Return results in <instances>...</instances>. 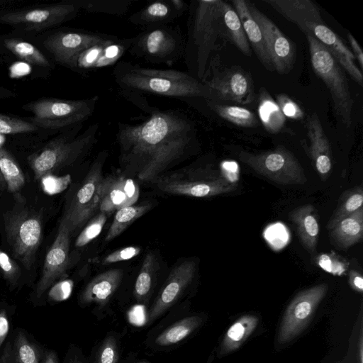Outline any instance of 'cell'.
<instances>
[{
    "label": "cell",
    "mask_w": 363,
    "mask_h": 363,
    "mask_svg": "<svg viewBox=\"0 0 363 363\" xmlns=\"http://www.w3.org/2000/svg\"><path fill=\"white\" fill-rule=\"evenodd\" d=\"M201 82L210 91L209 101L247 104L255 98L250 74L238 67H220L216 57L211 58Z\"/></svg>",
    "instance_id": "cell-11"
},
{
    "label": "cell",
    "mask_w": 363,
    "mask_h": 363,
    "mask_svg": "<svg viewBox=\"0 0 363 363\" xmlns=\"http://www.w3.org/2000/svg\"><path fill=\"white\" fill-rule=\"evenodd\" d=\"M140 252V248L139 247H126L108 254L103 259L102 264H108L121 261L130 259L139 255Z\"/></svg>",
    "instance_id": "cell-46"
},
{
    "label": "cell",
    "mask_w": 363,
    "mask_h": 363,
    "mask_svg": "<svg viewBox=\"0 0 363 363\" xmlns=\"http://www.w3.org/2000/svg\"><path fill=\"white\" fill-rule=\"evenodd\" d=\"M9 331V320L5 310L0 311V347Z\"/></svg>",
    "instance_id": "cell-48"
},
{
    "label": "cell",
    "mask_w": 363,
    "mask_h": 363,
    "mask_svg": "<svg viewBox=\"0 0 363 363\" xmlns=\"http://www.w3.org/2000/svg\"><path fill=\"white\" fill-rule=\"evenodd\" d=\"M82 127L81 124L65 130L28 157L35 180L73 164L91 149L97 142L99 123H92L79 133Z\"/></svg>",
    "instance_id": "cell-4"
},
{
    "label": "cell",
    "mask_w": 363,
    "mask_h": 363,
    "mask_svg": "<svg viewBox=\"0 0 363 363\" xmlns=\"http://www.w3.org/2000/svg\"><path fill=\"white\" fill-rule=\"evenodd\" d=\"M259 322L257 316L245 315L237 319L227 330L219 349L220 356L238 349L255 330Z\"/></svg>",
    "instance_id": "cell-31"
},
{
    "label": "cell",
    "mask_w": 363,
    "mask_h": 363,
    "mask_svg": "<svg viewBox=\"0 0 363 363\" xmlns=\"http://www.w3.org/2000/svg\"><path fill=\"white\" fill-rule=\"evenodd\" d=\"M40 128L29 121L0 113V134L16 135L34 133Z\"/></svg>",
    "instance_id": "cell-41"
},
{
    "label": "cell",
    "mask_w": 363,
    "mask_h": 363,
    "mask_svg": "<svg viewBox=\"0 0 363 363\" xmlns=\"http://www.w3.org/2000/svg\"><path fill=\"white\" fill-rule=\"evenodd\" d=\"M245 1L251 16L262 30L274 70L281 74L288 73L295 62L296 47L254 4L250 1Z\"/></svg>",
    "instance_id": "cell-16"
},
{
    "label": "cell",
    "mask_w": 363,
    "mask_h": 363,
    "mask_svg": "<svg viewBox=\"0 0 363 363\" xmlns=\"http://www.w3.org/2000/svg\"><path fill=\"white\" fill-rule=\"evenodd\" d=\"M138 363H147V362H138Z\"/></svg>",
    "instance_id": "cell-57"
},
{
    "label": "cell",
    "mask_w": 363,
    "mask_h": 363,
    "mask_svg": "<svg viewBox=\"0 0 363 363\" xmlns=\"http://www.w3.org/2000/svg\"><path fill=\"white\" fill-rule=\"evenodd\" d=\"M207 106L220 118L241 127L253 128L259 125L256 116L250 110L206 100Z\"/></svg>",
    "instance_id": "cell-34"
},
{
    "label": "cell",
    "mask_w": 363,
    "mask_h": 363,
    "mask_svg": "<svg viewBox=\"0 0 363 363\" xmlns=\"http://www.w3.org/2000/svg\"><path fill=\"white\" fill-rule=\"evenodd\" d=\"M116 139L121 164L142 182L156 180L198 143L196 123L187 114L157 108L141 123H118Z\"/></svg>",
    "instance_id": "cell-1"
},
{
    "label": "cell",
    "mask_w": 363,
    "mask_h": 363,
    "mask_svg": "<svg viewBox=\"0 0 363 363\" xmlns=\"http://www.w3.org/2000/svg\"><path fill=\"white\" fill-rule=\"evenodd\" d=\"M206 169H189L158 177L155 182L162 191L193 197H208L230 192L235 185L225 178L206 177Z\"/></svg>",
    "instance_id": "cell-14"
},
{
    "label": "cell",
    "mask_w": 363,
    "mask_h": 363,
    "mask_svg": "<svg viewBox=\"0 0 363 363\" xmlns=\"http://www.w3.org/2000/svg\"><path fill=\"white\" fill-rule=\"evenodd\" d=\"M289 219L296 227L298 236L305 249L314 253L319 235V224L312 205L301 206L289 213Z\"/></svg>",
    "instance_id": "cell-27"
},
{
    "label": "cell",
    "mask_w": 363,
    "mask_h": 363,
    "mask_svg": "<svg viewBox=\"0 0 363 363\" xmlns=\"http://www.w3.org/2000/svg\"><path fill=\"white\" fill-rule=\"evenodd\" d=\"M362 203L363 191L362 186H357L345 192L328 223V230H330L333 228L341 219L362 208Z\"/></svg>",
    "instance_id": "cell-39"
},
{
    "label": "cell",
    "mask_w": 363,
    "mask_h": 363,
    "mask_svg": "<svg viewBox=\"0 0 363 363\" xmlns=\"http://www.w3.org/2000/svg\"><path fill=\"white\" fill-rule=\"evenodd\" d=\"M284 116L298 120L303 117V112L300 107L285 94L277 96V103Z\"/></svg>",
    "instance_id": "cell-45"
},
{
    "label": "cell",
    "mask_w": 363,
    "mask_h": 363,
    "mask_svg": "<svg viewBox=\"0 0 363 363\" xmlns=\"http://www.w3.org/2000/svg\"><path fill=\"white\" fill-rule=\"evenodd\" d=\"M14 201L3 214L6 243L9 255L25 269L30 270L42 241V216L19 193L14 194Z\"/></svg>",
    "instance_id": "cell-5"
},
{
    "label": "cell",
    "mask_w": 363,
    "mask_h": 363,
    "mask_svg": "<svg viewBox=\"0 0 363 363\" xmlns=\"http://www.w3.org/2000/svg\"><path fill=\"white\" fill-rule=\"evenodd\" d=\"M0 273L12 288L16 287L22 277L20 264L9 253L0 248Z\"/></svg>",
    "instance_id": "cell-42"
},
{
    "label": "cell",
    "mask_w": 363,
    "mask_h": 363,
    "mask_svg": "<svg viewBox=\"0 0 363 363\" xmlns=\"http://www.w3.org/2000/svg\"><path fill=\"white\" fill-rule=\"evenodd\" d=\"M186 1L182 0H156L130 15L128 21L133 25L145 27L167 25L181 16L187 9Z\"/></svg>",
    "instance_id": "cell-22"
},
{
    "label": "cell",
    "mask_w": 363,
    "mask_h": 363,
    "mask_svg": "<svg viewBox=\"0 0 363 363\" xmlns=\"http://www.w3.org/2000/svg\"><path fill=\"white\" fill-rule=\"evenodd\" d=\"M73 287L71 280L61 281L55 284L50 289L48 296L54 301H62L69 298Z\"/></svg>",
    "instance_id": "cell-47"
},
{
    "label": "cell",
    "mask_w": 363,
    "mask_h": 363,
    "mask_svg": "<svg viewBox=\"0 0 363 363\" xmlns=\"http://www.w3.org/2000/svg\"><path fill=\"white\" fill-rule=\"evenodd\" d=\"M199 316L183 318L167 328L155 340L159 346H169L176 344L189 335L201 323Z\"/></svg>",
    "instance_id": "cell-37"
},
{
    "label": "cell",
    "mask_w": 363,
    "mask_h": 363,
    "mask_svg": "<svg viewBox=\"0 0 363 363\" xmlns=\"http://www.w3.org/2000/svg\"><path fill=\"white\" fill-rule=\"evenodd\" d=\"M258 113L260 120L267 131L276 133L283 128L285 116L278 104L265 90L260 89Z\"/></svg>",
    "instance_id": "cell-35"
},
{
    "label": "cell",
    "mask_w": 363,
    "mask_h": 363,
    "mask_svg": "<svg viewBox=\"0 0 363 363\" xmlns=\"http://www.w3.org/2000/svg\"><path fill=\"white\" fill-rule=\"evenodd\" d=\"M306 125L310 143L308 155L321 179L325 181L330 176L332 169L330 142L316 113L308 116Z\"/></svg>",
    "instance_id": "cell-21"
},
{
    "label": "cell",
    "mask_w": 363,
    "mask_h": 363,
    "mask_svg": "<svg viewBox=\"0 0 363 363\" xmlns=\"http://www.w3.org/2000/svg\"><path fill=\"white\" fill-rule=\"evenodd\" d=\"M184 52L190 74L202 81L211 55L229 40L221 11V0L192 1Z\"/></svg>",
    "instance_id": "cell-3"
},
{
    "label": "cell",
    "mask_w": 363,
    "mask_h": 363,
    "mask_svg": "<svg viewBox=\"0 0 363 363\" xmlns=\"http://www.w3.org/2000/svg\"><path fill=\"white\" fill-rule=\"evenodd\" d=\"M18 94L14 90L0 85V99L16 98Z\"/></svg>",
    "instance_id": "cell-51"
},
{
    "label": "cell",
    "mask_w": 363,
    "mask_h": 363,
    "mask_svg": "<svg viewBox=\"0 0 363 363\" xmlns=\"http://www.w3.org/2000/svg\"><path fill=\"white\" fill-rule=\"evenodd\" d=\"M40 363H58L57 357L53 351L45 352Z\"/></svg>",
    "instance_id": "cell-53"
},
{
    "label": "cell",
    "mask_w": 363,
    "mask_h": 363,
    "mask_svg": "<svg viewBox=\"0 0 363 363\" xmlns=\"http://www.w3.org/2000/svg\"><path fill=\"white\" fill-rule=\"evenodd\" d=\"M99 99L98 96L77 100L42 98L24 104L22 108L32 113L28 121L40 129L67 130L88 120Z\"/></svg>",
    "instance_id": "cell-6"
},
{
    "label": "cell",
    "mask_w": 363,
    "mask_h": 363,
    "mask_svg": "<svg viewBox=\"0 0 363 363\" xmlns=\"http://www.w3.org/2000/svg\"><path fill=\"white\" fill-rule=\"evenodd\" d=\"M184 46L179 28L160 25L146 28L133 37L128 51L150 63L172 66L184 55Z\"/></svg>",
    "instance_id": "cell-10"
},
{
    "label": "cell",
    "mask_w": 363,
    "mask_h": 363,
    "mask_svg": "<svg viewBox=\"0 0 363 363\" xmlns=\"http://www.w3.org/2000/svg\"><path fill=\"white\" fill-rule=\"evenodd\" d=\"M139 197V187L131 179L123 175L111 177L108 189L103 196L99 210L106 215L120 208L133 205Z\"/></svg>",
    "instance_id": "cell-24"
},
{
    "label": "cell",
    "mask_w": 363,
    "mask_h": 363,
    "mask_svg": "<svg viewBox=\"0 0 363 363\" xmlns=\"http://www.w3.org/2000/svg\"><path fill=\"white\" fill-rule=\"evenodd\" d=\"M306 35L313 69L328 87L335 113L342 123L349 128L352 123L354 101L347 79L340 65L325 45L312 35Z\"/></svg>",
    "instance_id": "cell-7"
},
{
    "label": "cell",
    "mask_w": 363,
    "mask_h": 363,
    "mask_svg": "<svg viewBox=\"0 0 363 363\" xmlns=\"http://www.w3.org/2000/svg\"><path fill=\"white\" fill-rule=\"evenodd\" d=\"M41 352L22 331H18L4 347L0 363H40Z\"/></svg>",
    "instance_id": "cell-30"
},
{
    "label": "cell",
    "mask_w": 363,
    "mask_h": 363,
    "mask_svg": "<svg viewBox=\"0 0 363 363\" xmlns=\"http://www.w3.org/2000/svg\"><path fill=\"white\" fill-rule=\"evenodd\" d=\"M328 49L342 68H344L359 86L363 85V76L354 63L352 51L342 40L325 23L314 26L311 34Z\"/></svg>",
    "instance_id": "cell-23"
},
{
    "label": "cell",
    "mask_w": 363,
    "mask_h": 363,
    "mask_svg": "<svg viewBox=\"0 0 363 363\" xmlns=\"http://www.w3.org/2000/svg\"><path fill=\"white\" fill-rule=\"evenodd\" d=\"M151 208L150 204L132 205L116 211L105 240L109 242L123 233L128 226Z\"/></svg>",
    "instance_id": "cell-38"
},
{
    "label": "cell",
    "mask_w": 363,
    "mask_h": 363,
    "mask_svg": "<svg viewBox=\"0 0 363 363\" xmlns=\"http://www.w3.org/2000/svg\"><path fill=\"white\" fill-rule=\"evenodd\" d=\"M72 363H83L81 360L78 359H74Z\"/></svg>",
    "instance_id": "cell-56"
},
{
    "label": "cell",
    "mask_w": 363,
    "mask_h": 363,
    "mask_svg": "<svg viewBox=\"0 0 363 363\" xmlns=\"http://www.w3.org/2000/svg\"><path fill=\"white\" fill-rule=\"evenodd\" d=\"M247 40L262 65L269 71H275L273 62L259 26L251 16L245 0H233Z\"/></svg>",
    "instance_id": "cell-25"
},
{
    "label": "cell",
    "mask_w": 363,
    "mask_h": 363,
    "mask_svg": "<svg viewBox=\"0 0 363 363\" xmlns=\"http://www.w3.org/2000/svg\"><path fill=\"white\" fill-rule=\"evenodd\" d=\"M6 188V184L0 171V194L4 191V190Z\"/></svg>",
    "instance_id": "cell-55"
},
{
    "label": "cell",
    "mask_w": 363,
    "mask_h": 363,
    "mask_svg": "<svg viewBox=\"0 0 363 363\" xmlns=\"http://www.w3.org/2000/svg\"><path fill=\"white\" fill-rule=\"evenodd\" d=\"M277 13L294 23L306 35L314 26L324 24L318 7L311 0H264Z\"/></svg>",
    "instance_id": "cell-20"
},
{
    "label": "cell",
    "mask_w": 363,
    "mask_h": 363,
    "mask_svg": "<svg viewBox=\"0 0 363 363\" xmlns=\"http://www.w3.org/2000/svg\"><path fill=\"white\" fill-rule=\"evenodd\" d=\"M0 171L7 191L13 194H18L26 184V177L18 162L4 147L0 148Z\"/></svg>",
    "instance_id": "cell-33"
},
{
    "label": "cell",
    "mask_w": 363,
    "mask_h": 363,
    "mask_svg": "<svg viewBox=\"0 0 363 363\" xmlns=\"http://www.w3.org/2000/svg\"><path fill=\"white\" fill-rule=\"evenodd\" d=\"M118 359L116 341L113 336H108L98 350L96 363H117Z\"/></svg>",
    "instance_id": "cell-44"
},
{
    "label": "cell",
    "mask_w": 363,
    "mask_h": 363,
    "mask_svg": "<svg viewBox=\"0 0 363 363\" xmlns=\"http://www.w3.org/2000/svg\"><path fill=\"white\" fill-rule=\"evenodd\" d=\"M123 272L121 269H111L94 277L84 288L80 296L83 304L96 303L104 306L118 289Z\"/></svg>",
    "instance_id": "cell-26"
},
{
    "label": "cell",
    "mask_w": 363,
    "mask_h": 363,
    "mask_svg": "<svg viewBox=\"0 0 363 363\" xmlns=\"http://www.w3.org/2000/svg\"><path fill=\"white\" fill-rule=\"evenodd\" d=\"M347 38L350 42V44L352 48V53L353 54L354 58L357 59L360 68H363V52L362 51V49L359 47V45L357 42V40L354 38V37L352 35V34L348 33L347 34Z\"/></svg>",
    "instance_id": "cell-49"
},
{
    "label": "cell",
    "mask_w": 363,
    "mask_h": 363,
    "mask_svg": "<svg viewBox=\"0 0 363 363\" xmlns=\"http://www.w3.org/2000/svg\"><path fill=\"white\" fill-rule=\"evenodd\" d=\"M6 50L12 57L33 67L50 70L53 65L47 56L34 44L20 37L0 36Z\"/></svg>",
    "instance_id": "cell-29"
},
{
    "label": "cell",
    "mask_w": 363,
    "mask_h": 363,
    "mask_svg": "<svg viewBox=\"0 0 363 363\" xmlns=\"http://www.w3.org/2000/svg\"><path fill=\"white\" fill-rule=\"evenodd\" d=\"M114 37L80 30H58L43 36L41 45L57 64L74 71L82 52Z\"/></svg>",
    "instance_id": "cell-13"
},
{
    "label": "cell",
    "mask_w": 363,
    "mask_h": 363,
    "mask_svg": "<svg viewBox=\"0 0 363 363\" xmlns=\"http://www.w3.org/2000/svg\"><path fill=\"white\" fill-rule=\"evenodd\" d=\"M13 60L11 54L4 47L0 39V64H6Z\"/></svg>",
    "instance_id": "cell-52"
},
{
    "label": "cell",
    "mask_w": 363,
    "mask_h": 363,
    "mask_svg": "<svg viewBox=\"0 0 363 363\" xmlns=\"http://www.w3.org/2000/svg\"><path fill=\"white\" fill-rule=\"evenodd\" d=\"M70 238L69 228L60 220L55 239L46 254L40 277L36 284L35 295L37 298H40L65 274L69 264Z\"/></svg>",
    "instance_id": "cell-17"
},
{
    "label": "cell",
    "mask_w": 363,
    "mask_h": 363,
    "mask_svg": "<svg viewBox=\"0 0 363 363\" xmlns=\"http://www.w3.org/2000/svg\"><path fill=\"white\" fill-rule=\"evenodd\" d=\"M332 242L341 250H347L359 242L363 235V208L341 219L330 230Z\"/></svg>",
    "instance_id": "cell-28"
},
{
    "label": "cell",
    "mask_w": 363,
    "mask_h": 363,
    "mask_svg": "<svg viewBox=\"0 0 363 363\" xmlns=\"http://www.w3.org/2000/svg\"><path fill=\"white\" fill-rule=\"evenodd\" d=\"M133 43V38L113 39L89 48L78 57L74 72L84 74L116 64Z\"/></svg>",
    "instance_id": "cell-18"
},
{
    "label": "cell",
    "mask_w": 363,
    "mask_h": 363,
    "mask_svg": "<svg viewBox=\"0 0 363 363\" xmlns=\"http://www.w3.org/2000/svg\"><path fill=\"white\" fill-rule=\"evenodd\" d=\"M349 283L350 286L356 291L362 293L363 291V279L362 275L356 271H350L349 274Z\"/></svg>",
    "instance_id": "cell-50"
},
{
    "label": "cell",
    "mask_w": 363,
    "mask_h": 363,
    "mask_svg": "<svg viewBox=\"0 0 363 363\" xmlns=\"http://www.w3.org/2000/svg\"><path fill=\"white\" fill-rule=\"evenodd\" d=\"M106 220L107 215L101 212L91 218L78 235L75 247H84L96 238L101 232Z\"/></svg>",
    "instance_id": "cell-43"
},
{
    "label": "cell",
    "mask_w": 363,
    "mask_h": 363,
    "mask_svg": "<svg viewBox=\"0 0 363 363\" xmlns=\"http://www.w3.org/2000/svg\"><path fill=\"white\" fill-rule=\"evenodd\" d=\"M363 345H362V336L360 337L359 341V362L363 363Z\"/></svg>",
    "instance_id": "cell-54"
},
{
    "label": "cell",
    "mask_w": 363,
    "mask_h": 363,
    "mask_svg": "<svg viewBox=\"0 0 363 363\" xmlns=\"http://www.w3.org/2000/svg\"><path fill=\"white\" fill-rule=\"evenodd\" d=\"M157 269V258L150 252L143 259L135 284L134 294L138 301H144L148 296Z\"/></svg>",
    "instance_id": "cell-40"
},
{
    "label": "cell",
    "mask_w": 363,
    "mask_h": 363,
    "mask_svg": "<svg viewBox=\"0 0 363 363\" xmlns=\"http://www.w3.org/2000/svg\"><path fill=\"white\" fill-rule=\"evenodd\" d=\"M196 272V264L186 261L174 268L150 311V320H153L164 313L179 298L191 282Z\"/></svg>",
    "instance_id": "cell-19"
},
{
    "label": "cell",
    "mask_w": 363,
    "mask_h": 363,
    "mask_svg": "<svg viewBox=\"0 0 363 363\" xmlns=\"http://www.w3.org/2000/svg\"><path fill=\"white\" fill-rule=\"evenodd\" d=\"M87 13L121 16L129 11L134 0H71Z\"/></svg>",
    "instance_id": "cell-36"
},
{
    "label": "cell",
    "mask_w": 363,
    "mask_h": 363,
    "mask_svg": "<svg viewBox=\"0 0 363 363\" xmlns=\"http://www.w3.org/2000/svg\"><path fill=\"white\" fill-rule=\"evenodd\" d=\"M238 157L257 174L280 184H303L307 180L301 164L284 147L260 153L240 151Z\"/></svg>",
    "instance_id": "cell-12"
},
{
    "label": "cell",
    "mask_w": 363,
    "mask_h": 363,
    "mask_svg": "<svg viewBox=\"0 0 363 363\" xmlns=\"http://www.w3.org/2000/svg\"><path fill=\"white\" fill-rule=\"evenodd\" d=\"M221 11L229 40L246 56H251L250 43L243 26L235 10L226 1L221 0Z\"/></svg>",
    "instance_id": "cell-32"
},
{
    "label": "cell",
    "mask_w": 363,
    "mask_h": 363,
    "mask_svg": "<svg viewBox=\"0 0 363 363\" xmlns=\"http://www.w3.org/2000/svg\"><path fill=\"white\" fill-rule=\"evenodd\" d=\"M106 155V151L99 153L82 185L65 207L61 220L65 223L71 235L86 224L99 209L108 189L112 176L106 178L102 176Z\"/></svg>",
    "instance_id": "cell-8"
},
{
    "label": "cell",
    "mask_w": 363,
    "mask_h": 363,
    "mask_svg": "<svg viewBox=\"0 0 363 363\" xmlns=\"http://www.w3.org/2000/svg\"><path fill=\"white\" fill-rule=\"evenodd\" d=\"M0 4H1V2H0Z\"/></svg>",
    "instance_id": "cell-58"
},
{
    "label": "cell",
    "mask_w": 363,
    "mask_h": 363,
    "mask_svg": "<svg viewBox=\"0 0 363 363\" xmlns=\"http://www.w3.org/2000/svg\"><path fill=\"white\" fill-rule=\"evenodd\" d=\"M328 290V285L322 283L296 294L287 306L281 321L277 335L279 343L291 342L304 330Z\"/></svg>",
    "instance_id": "cell-15"
},
{
    "label": "cell",
    "mask_w": 363,
    "mask_h": 363,
    "mask_svg": "<svg viewBox=\"0 0 363 363\" xmlns=\"http://www.w3.org/2000/svg\"><path fill=\"white\" fill-rule=\"evenodd\" d=\"M113 77L121 94L149 113L155 107L143 99V94L185 101L211 99L208 88L187 72L144 67L130 62L118 61L114 66Z\"/></svg>",
    "instance_id": "cell-2"
},
{
    "label": "cell",
    "mask_w": 363,
    "mask_h": 363,
    "mask_svg": "<svg viewBox=\"0 0 363 363\" xmlns=\"http://www.w3.org/2000/svg\"><path fill=\"white\" fill-rule=\"evenodd\" d=\"M80 11L71 0L26 9L0 10V23L16 33L37 34L75 18Z\"/></svg>",
    "instance_id": "cell-9"
}]
</instances>
